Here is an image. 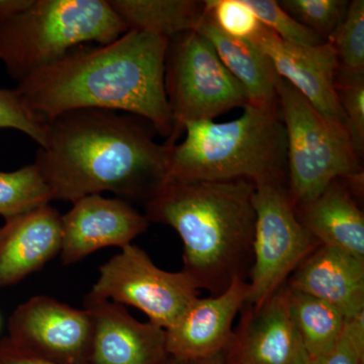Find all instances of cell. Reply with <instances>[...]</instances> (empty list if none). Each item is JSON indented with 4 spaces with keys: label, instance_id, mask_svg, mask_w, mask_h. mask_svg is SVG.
<instances>
[{
    "label": "cell",
    "instance_id": "24",
    "mask_svg": "<svg viewBox=\"0 0 364 364\" xmlns=\"http://www.w3.org/2000/svg\"><path fill=\"white\" fill-rule=\"evenodd\" d=\"M279 6L301 25L327 42L344 20L346 0H282Z\"/></svg>",
    "mask_w": 364,
    "mask_h": 364
},
{
    "label": "cell",
    "instance_id": "1",
    "mask_svg": "<svg viewBox=\"0 0 364 364\" xmlns=\"http://www.w3.org/2000/svg\"><path fill=\"white\" fill-rule=\"evenodd\" d=\"M35 164L53 200L114 193L146 203L166 184L168 147L155 142L141 117L100 109L64 112L45 122Z\"/></svg>",
    "mask_w": 364,
    "mask_h": 364
},
{
    "label": "cell",
    "instance_id": "31",
    "mask_svg": "<svg viewBox=\"0 0 364 364\" xmlns=\"http://www.w3.org/2000/svg\"><path fill=\"white\" fill-rule=\"evenodd\" d=\"M32 0H0V21L11 18L30 6Z\"/></svg>",
    "mask_w": 364,
    "mask_h": 364
},
{
    "label": "cell",
    "instance_id": "14",
    "mask_svg": "<svg viewBox=\"0 0 364 364\" xmlns=\"http://www.w3.org/2000/svg\"><path fill=\"white\" fill-rule=\"evenodd\" d=\"M248 280L236 279L226 291L198 298L166 331L169 356L205 360L223 355L233 339V323L247 301Z\"/></svg>",
    "mask_w": 364,
    "mask_h": 364
},
{
    "label": "cell",
    "instance_id": "2",
    "mask_svg": "<svg viewBox=\"0 0 364 364\" xmlns=\"http://www.w3.org/2000/svg\"><path fill=\"white\" fill-rule=\"evenodd\" d=\"M168 39L128 31L109 44H83L18 82L28 111L47 122L80 109L141 117L168 139L172 119L164 70Z\"/></svg>",
    "mask_w": 364,
    "mask_h": 364
},
{
    "label": "cell",
    "instance_id": "21",
    "mask_svg": "<svg viewBox=\"0 0 364 364\" xmlns=\"http://www.w3.org/2000/svg\"><path fill=\"white\" fill-rule=\"evenodd\" d=\"M289 312L311 360L331 350L343 332L347 318L331 304L289 287Z\"/></svg>",
    "mask_w": 364,
    "mask_h": 364
},
{
    "label": "cell",
    "instance_id": "6",
    "mask_svg": "<svg viewBox=\"0 0 364 364\" xmlns=\"http://www.w3.org/2000/svg\"><path fill=\"white\" fill-rule=\"evenodd\" d=\"M277 93L286 130L287 191L294 207L313 200L337 179L360 196L363 169L346 127L323 116L282 77Z\"/></svg>",
    "mask_w": 364,
    "mask_h": 364
},
{
    "label": "cell",
    "instance_id": "8",
    "mask_svg": "<svg viewBox=\"0 0 364 364\" xmlns=\"http://www.w3.org/2000/svg\"><path fill=\"white\" fill-rule=\"evenodd\" d=\"M253 202V262L245 305L259 306L321 244L299 221L286 182L255 184Z\"/></svg>",
    "mask_w": 364,
    "mask_h": 364
},
{
    "label": "cell",
    "instance_id": "4",
    "mask_svg": "<svg viewBox=\"0 0 364 364\" xmlns=\"http://www.w3.org/2000/svg\"><path fill=\"white\" fill-rule=\"evenodd\" d=\"M184 135L167 146V181L287 183L286 130L277 104H248L241 117L226 123L188 124Z\"/></svg>",
    "mask_w": 364,
    "mask_h": 364
},
{
    "label": "cell",
    "instance_id": "23",
    "mask_svg": "<svg viewBox=\"0 0 364 364\" xmlns=\"http://www.w3.org/2000/svg\"><path fill=\"white\" fill-rule=\"evenodd\" d=\"M328 42L336 52L340 73L364 75V1L349 2L344 20Z\"/></svg>",
    "mask_w": 364,
    "mask_h": 364
},
{
    "label": "cell",
    "instance_id": "12",
    "mask_svg": "<svg viewBox=\"0 0 364 364\" xmlns=\"http://www.w3.org/2000/svg\"><path fill=\"white\" fill-rule=\"evenodd\" d=\"M72 203L61 218L64 265L75 264L100 249L126 247L149 228L145 215L122 198L91 195Z\"/></svg>",
    "mask_w": 364,
    "mask_h": 364
},
{
    "label": "cell",
    "instance_id": "26",
    "mask_svg": "<svg viewBox=\"0 0 364 364\" xmlns=\"http://www.w3.org/2000/svg\"><path fill=\"white\" fill-rule=\"evenodd\" d=\"M336 91L345 117V127L354 150L363 159L364 153V75L340 73Z\"/></svg>",
    "mask_w": 364,
    "mask_h": 364
},
{
    "label": "cell",
    "instance_id": "27",
    "mask_svg": "<svg viewBox=\"0 0 364 364\" xmlns=\"http://www.w3.org/2000/svg\"><path fill=\"white\" fill-rule=\"evenodd\" d=\"M203 7L220 31L236 39L253 40L262 26L244 0H207Z\"/></svg>",
    "mask_w": 364,
    "mask_h": 364
},
{
    "label": "cell",
    "instance_id": "18",
    "mask_svg": "<svg viewBox=\"0 0 364 364\" xmlns=\"http://www.w3.org/2000/svg\"><path fill=\"white\" fill-rule=\"evenodd\" d=\"M294 208L299 221L320 244L364 260V215L346 182H331L320 195Z\"/></svg>",
    "mask_w": 364,
    "mask_h": 364
},
{
    "label": "cell",
    "instance_id": "17",
    "mask_svg": "<svg viewBox=\"0 0 364 364\" xmlns=\"http://www.w3.org/2000/svg\"><path fill=\"white\" fill-rule=\"evenodd\" d=\"M294 291L331 304L352 318L364 314V260L331 246H318L287 280Z\"/></svg>",
    "mask_w": 364,
    "mask_h": 364
},
{
    "label": "cell",
    "instance_id": "9",
    "mask_svg": "<svg viewBox=\"0 0 364 364\" xmlns=\"http://www.w3.org/2000/svg\"><path fill=\"white\" fill-rule=\"evenodd\" d=\"M142 311L163 329L172 327L198 298V289L183 272L156 267L142 248L130 244L100 267L90 293Z\"/></svg>",
    "mask_w": 364,
    "mask_h": 364
},
{
    "label": "cell",
    "instance_id": "16",
    "mask_svg": "<svg viewBox=\"0 0 364 364\" xmlns=\"http://www.w3.org/2000/svg\"><path fill=\"white\" fill-rule=\"evenodd\" d=\"M61 218L46 205L0 227V289L18 284L60 254Z\"/></svg>",
    "mask_w": 364,
    "mask_h": 364
},
{
    "label": "cell",
    "instance_id": "32",
    "mask_svg": "<svg viewBox=\"0 0 364 364\" xmlns=\"http://www.w3.org/2000/svg\"><path fill=\"white\" fill-rule=\"evenodd\" d=\"M161 364H224V354L205 360H183L168 356Z\"/></svg>",
    "mask_w": 364,
    "mask_h": 364
},
{
    "label": "cell",
    "instance_id": "13",
    "mask_svg": "<svg viewBox=\"0 0 364 364\" xmlns=\"http://www.w3.org/2000/svg\"><path fill=\"white\" fill-rule=\"evenodd\" d=\"M252 41L272 60L279 77L293 86L323 116L345 126L336 91L339 64L331 43L291 44L263 26Z\"/></svg>",
    "mask_w": 364,
    "mask_h": 364
},
{
    "label": "cell",
    "instance_id": "25",
    "mask_svg": "<svg viewBox=\"0 0 364 364\" xmlns=\"http://www.w3.org/2000/svg\"><path fill=\"white\" fill-rule=\"evenodd\" d=\"M261 25L277 36L279 39L291 44L299 46H317L326 41L308 28L294 20L287 14L279 1L275 0H244Z\"/></svg>",
    "mask_w": 364,
    "mask_h": 364
},
{
    "label": "cell",
    "instance_id": "30",
    "mask_svg": "<svg viewBox=\"0 0 364 364\" xmlns=\"http://www.w3.org/2000/svg\"><path fill=\"white\" fill-rule=\"evenodd\" d=\"M0 364H62L38 358L20 347L11 343L7 338L0 340Z\"/></svg>",
    "mask_w": 364,
    "mask_h": 364
},
{
    "label": "cell",
    "instance_id": "29",
    "mask_svg": "<svg viewBox=\"0 0 364 364\" xmlns=\"http://www.w3.org/2000/svg\"><path fill=\"white\" fill-rule=\"evenodd\" d=\"M310 364H364V314L347 318L343 332L331 350Z\"/></svg>",
    "mask_w": 364,
    "mask_h": 364
},
{
    "label": "cell",
    "instance_id": "7",
    "mask_svg": "<svg viewBox=\"0 0 364 364\" xmlns=\"http://www.w3.org/2000/svg\"><path fill=\"white\" fill-rule=\"evenodd\" d=\"M164 85L172 119L166 146L178 142L186 124L214 121L249 104L245 90L227 70L210 41L196 31L168 40Z\"/></svg>",
    "mask_w": 364,
    "mask_h": 364
},
{
    "label": "cell",
    "instance_id": "11",
    "mask_svg": "<svg viewBox=\"0 0 364 364\" xmlns=\"http://www.w3.org/2000/svg\"><path fill=\"white\" fill-rule=\"evenodd\" d=\"M224 364H310L289 312L287 282L259 306L244 305Z\"/></svg>",
    "mask_w": 364,
    "mask_h": 364
},
{
    "label": "cell",
    "instance_id": "15",
    "mask_svg": "<svg viewBox=\"0 0 364 364\" xmlns=\"http://www.w3.org/2000/svg\"><path fill=\"white\" fill-rule=\"evenodd\" d=\"M83 306L95 324L90 364H161L168 358L160 326L140 322L121 304L90 294Z\"/></svg>",
    "mask_w": 364,
    "mask_h": 364
},
{
    "label": "cell",
    "instance_id": "28",
    "mask_svg": "<svg viewBox=\"0 0 364 364\" xmlns=\"http://www.w3.org/2000/svg\"><path fill=\"white\" fill-rule=\"evenodd\" d=\"M0 129H14L31 136L42 147L46 123L26 109L16 90L0 88Z\"/></svg>",
    "mask_w": 364,
    "mask_h": 364
},
{
    "label": "cell",
    "instance_id": "5",
    "mask_svg": "<svg viewBox=\"0 0 364 364\" xmlns=\"http://www.w3.org/2000/svg\"><path fill=\"white\" fill-rule=\"evenodd\" d=\"M128 31L109 0H32L0 21V61L20 82L73 48L109 44Z\"/></svg>",
    "mask_w": 364,
    "mask_h": 364
},
{
    "label": "cell",
    "instance_id": "3",
    "mask_svg": "<svg viewBox=\"0 0 364 364\" xmlns=\"http://www.w3.org/2000/svg\"><path fill=\"white\" fill-rule=\"evenodd\" d=\"M255 186L244 179L167 181L145 203L149 223L176 230L183 243L182 272L212 296L247 280L253 262Z\"/></svg>",
    "mask_w": 364,
    "mask_h": 364
},
{
    "label": "cell",
    "instance_id": "22",
    "mask_svg": "<svg viewBox=\"0 0 364 364\" xmlns=\"http://www.w3.org/2000/svg\"><path fill=\"white\" fill-rule=\"evenodd\" d=\"M52 200L51 189L35 163L16 171H0V215L6 221Z\"/></svg>",
    "mask_w": 364,
    "mask_h": 364
},
{
    "label": "cell",
    "instance_id": "20",
    "mask_svg": "<svg viewBox=\"0 0 364 364\" xmlns=\"http://www.w3.org/2000/svg\"><path fill=\"white\" fill-rule=\"evenodd\" d=\"M129 31H140L171 39L195 31L203 1L193 0H109Z\"/></svg>",
    "mask_w": 364,
    "mask_h": 364
},
{
    "label": "cell",
    "instance_id": "19",
    "mask_svg": "<svg viewBox=\"0 0 364 364\" xmlns=\"http://www.w3.org/2000/svg\"><path fill=\"white\" fill-rule=\"evenodd\" d=\"M196 32L210 41L218 56L247 95L249 104H277V75L272 60L252 40L236 39L219 30L205 11Z\"/></svg>",
    "mask_w": 364,
    "mask_h": 364
},
{
    "label": "cell",
    "instance_id": "10",
    "mask_svg": "<svg viewBox=\"0 0 364 364\" xmlns=\"http://www.w3.org/2000/svg\"><path fill=\"white\" fill-rule=\"evenodd\" d=\"M11 343L53 363L90 364L95 324L86 309H76L49 296L21 304L7 323Z\"/></svg>",
    "mask_w": 364,
    "mask_h": 364
}]
</instances>
